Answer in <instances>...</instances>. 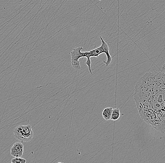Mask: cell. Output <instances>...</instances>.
I'll return each mask as SVG.
<instances>
[{"instance_id": "1", "label": "cell", "mask_w": 165, "mask_h": 163, "mask_svg": "<svg viewBox=\"0 0 165 163\" xmlns=\"http://www.w3.org/2000/svg\"><path fill=\"white\" fill-rule=\"evenodd\" d=\"M134 99L142 119L165 134V73H146L135 86Z\"/></svg>"}, {"instance_id": "2", "label": "cell", "mask_w": 165, "mask_h": 163, "mask_svg": "<svg viewBox=\"0 0 165 163\" xmlns=\"http://www.w3.org/2000/svg\"><path fill=\"white\" fill-rule=\"evenodd\" d=\"M101 40V45L100 47L95 49H93L90 51L86 52H82L81 50L83 49V48L82 47H78L73 49L70 52L71 55V62L72 67L76 70H79L81 69L80 62L79 59L82 57H86L87 61L86 65L88 66L89 71L91 74H93L92 69H91V61L90 57H98L100 55L105 53L107 56V60L104 61L103 63L105 64L106 66H108L112 61V56L109 53V48L107 43L104 41L103 39L100 37Z\"/></svg>"}, {"instance_id": "8", "label": "cell", "mask_w": 165, "mask_h": 163, "mask_svg": "<svg viewBox=\"0 0 165 163\" xmlns=\"http://www.w3.org/2000/svg\"><path fill=\"white\" fill-rule=\"evenodd\" d=\"M165 70V63L163 65V66H162V70Z\"/></svg>"}, {"instance_id": "4", "label": "cell", "mask_w": 165, "mask_h": 163, "mask_svg": "<svg viewBox=\"0 0 165 163\" xmlns=\"http://www.w3.org/2000/svg\"><path fill=\"white\" fill-rule=\"evenodd\" d=\"M23 145L20 142H17L12 147L10 154L15 157H21L23 154Z\"/></svg>"}, {"instance_id": "7", "label": "cell", "mask_w": 165, "mask_h": 163, "mask_svg": "<svg viewBox=\"0 0 165 163\" xmlns=\"http://www.w3.org/2000/svg\"><path fill=\"white\" fill-rule=\"evenodd\" d=\"M26 162L27 160L21 157H15L11 160V163H25Z\"/></svg>"}, {"instance_id": "3", "label": "cell", "mask_w": 165, "mask_h": 163, "mask_svg": "<svg viewBox=\"0 0 165 163\" xmlns=\"http://www.w3.org/2000/svg\"><path fill=\"white\" fill-rule=\"evenodd\" d=\"M13 132L15 137L23 142H28L31 140L34 134L30 125H20L15 128Z\"/></svg>"}, {"instance_id": "6", "label": "cell", "mask_w": 165, "mask_h": 163, "mask_svg": "<svg viewBox=\"0 0 165 163\" xmlns=\"http://www.w3.org/2000/svg\"><path fill=\"white\" fill-rule=\"evenodd\" d=\"M120 117V110L118 108L113 109L111 119L115 121V120L118 119Z\"/></svg>"}, {"instance_id": "5", "label": "cell", "mask_w": 165, "mask_h": 163, "mask_svg": "<svg viewBox=\"0 0 165 163\" xmlns=\"http://www.w3.org/2000/svg\"><path fill=\"white\" fill-rule=\"evenodd\" d=\"M113 108L112 107H107L103 111L102 117L105 120H109L111 119Z\"/></svg>"}]
</instances>
